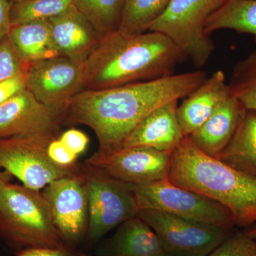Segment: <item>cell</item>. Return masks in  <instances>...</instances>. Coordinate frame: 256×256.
<instances>
[{"label":"cell","instance_id":"cb8c5ba5","mask_svg":"<svg viewBox=\"0 0 256 256\" xmlns=\"http://www.w3.org/2000/svg\"><path fill=\"white\" fill-rule=\"evenodd\" d=\"M72 5V0H28L12 3V26L48 21L63 13Z\"/></svg>","mask_w":256,"mask_h":256},{"label":"cell","instance_id":"d4e9b609","mask_svg":"<svg viewBox=\"0 0 256 256\" xmlns=\"http://www.w3.org/2000/svg\"><path fill=\"white\" fill-rule=\"evenodd\" d=\"M228 86L246 110H256V50L236 64Z\"/></svg>","mask_w":256,"mask_h":256},{"label":"cell","instance_id":"8fae6325","mask_svg":"<svg viewBox=\"0 0 256 256\" xmlns=\"http://www.w3.org/2000/svg\"><path fill=\"white\" fill-rule=\"evenodd\" d=\"M42 193L64 244L77 248L85 242L89 224L88 196L82 166L78 172L52 182Z\"/></svg>","mask_w":256,"mask_h":256},{"label":"cell","instance_id":"e575fe53","mask_svg":"<svg viewBox=\"0 0 256 256\" xmlns=\"http://www.w3.org/2000/svg\"><path fill=\"white\" fill-rule=\"evenodd\" d=\"M158 256H178L172 255V254H169V252H163V254H160V255Z\"/></svg>","mask_w":256,"mask_h":256},{"label":"cell","instance_id":"9a60e30c","mask_svg":"<svg viewBox=\"0 0 256 256\" xmlns=\"http://www.w3.org/2000/svg\"><path fill=\"white\" fill-rule=\"evenodd\" d=\"M52 36L60 56L84 63L102 36L73 4L48 20Z\"/></svg>","mask_w":256,"mask_h":256},{"label":"cell","instance_id":"e0dca14e","mask_svg":"<svg viewBox=\"0 0 256 256\" xmlns=\"http://www.w3.org/2000/svg\"><path fill=\"white\" fill-rule=\"evenodd\" d=\"M232 95L223 70L214 72L178 106V118L185 136L198 129L218 106Z\"/></svg>","mask_w":256,"mask_h":256},{"label":"cell","instance_id":"83f0119b","mask_svg":"<svg viewBox=\"0 0 256 256\" xmlns=\"http://www.w3.org/2000/svg\"><path fill=\"white\" fill-rule=\"evenodd\" d=\"M47 154L50 159L60 168L72 171H77L80 168L77 164L78 156L64 146L60 136L53 138L48 143Z\"/></svg>","mask_w":256,"mask_h":256},{"label":"cell","instance_id":"ffe728a7","mask_svg":"<svg viewBox=\"0 0 256 256\" xmlns=\"http://www.w3.org/2000/svg\"><path fill=\"white\" fill-rule=\"evenodd\" d=\"M217 159L256 176V110L246 111L233 138Z\"/></svg>","mask_w":256,"mask_h":256},{"label":"cell","instance_id":"603a6c76","mask_svg":"<svg viewBox=\"0 0 256 256\" xmlns=\"http://www.w3.org/2000/svg\"><path fill=\"white\" fill-rule=\"evenodd\" d=\"M171 0H126L119 30L130 34L148 31L159 18Z\"/></svg>","mask_w":256,"mask_h":256},{"label":"cell","instance_id":"d590c367","mask_svg":"<svg viewBox=\"0 0 256 256\" xmlns=\"http://www.w3.org/2000/svg\"><path fill=\"white\" fill-rule=\"evenodd\" d=\"M12 3L28 1V0H9Z\"/></svg>","mask_w":256,"mask_h":256},{"label":"cell","instance_id":"7402d4cb","mask_svg":"<svg viewBox=\"0 0 256 256\" xmlns=\"http://www.w3.org/2000/svg\"><path fill=\"white\" fill-rule=\"evenodd\" d=\"M72 4L84 14L104 37L120 26L126 0H72Z\"/></svg>","mask_w":256,"mask_h":256},{"label":"cell","instance_id":"3957f363","mask_svg":"<svg viewBox=\"0 0 256 256\" xmlns=\"http://www.w3.org/2000/svg\"><path fill=\"white\" fill-rule=\"evenodd\" d=\"M168 178L225 207L237 228L246 229L256 223V176L206 156L188 136L172 152Z\"/></svg>","mask_w":256,"mask_h":256},{"label":"cell","instance_id":"5b68a950","mask_svg":"<svg viewBox=\"0 0 256 256\" xmlns=\"http://www.w3.org/2000/svg\"><path fill=\"white\" fill-rule=\"evenodd\" d=\"M225 0H171L148 31L168 36L195 66H203L214 50L205 32L207 21Z\"/></svg>","mask_w":256,"mask_h":256},{"label":"cell","instance_id":"4dcf8cb0","mask_svg":"<svg viewBox=\"0 0 256 256\" xmlns=\"http://www.w3.org/2000/svg\"><path fill=\"white\" fill-rule=\"evenodd\" d=\"M15 256H86L76 248H30L18 250Z\"/></svg>","mask_w":256,"mask_h":256},{"label":"cell","instance_id":"6da1fadb","mask_svg":"<svg viewBox=\"0 0 256 256\" xmlns=\"http://www.w3.org/2000/svg\"><path fill=\"white\" fill-rule=\"evenodd\" d=\"M207 78L204 70L102 89L84 90L70 101L64 124L90 128L99 152L116 150L146 116L170 101L185 98Z\"/></svg>","mask_w":256,"mask_h":256},{"label":"cell","instance_id":"f546056e","mask_svg":"<svg viewBox=\"0 0 256 256\" xmlns=\"http://www.w3.org/2000/svg\"><path fill=\"white\" fill-rule=\"evenodd\" d=\"M26 70L0 82V106L26 88Z\"/></svg>","mask_w":256,"mask_h":256},{"label":"cell","instance_id":"4fadbf2b","mask_svg":"<svg viewBox=\"0 0 256 256\" xmlns=\"http://www.w3.org/2000/svg\"><path fill=\"white\" fill-rule=\"evenodd\" d=\"M62 117L24 89L0 106V139L37 134H60Z\"/></svg>","mask_w":256,"mask_h":256},{"label":"cell","instance_id":"30bf717a","mask_svg":"<svg viewBox=\"0 0 256 256\" xmlns=\"http://www.w3.org/2000/svg\"><path fill=\"white\" fill-rule=\"evenodd\" d=\"M84 63L62 56L37 60L28 64L26 88L64 120L70 101L84 90Z\"/></svg>","mask_w":256,"mask_h":256},{"label":"cell","instance_id":"44dd1931","mask_svg":"<svg viewBox=\"0 0 256 256\" xmlns=\"http://www.w3.org/2000/svg\"><path fill=\"white\" fill-rule=\"evenodd\" d=\"M222 30L252 35L256 42V0H225L205 26L208 35Z\"/></svg>","mask_w":256,"mask_h":256},{"label":"cell","instance_id":"5bb4252c","mask_svg":"<svg viewBox=\"0 0 256 256\" xmlns=\"http://www.w3.org/2000/svg\"><path fill=\"white\" fill-rule=\"evenodd\" d=\"M178 101H170L146 116L118 149L142 146L172 152L186 137L178 120Z\"/></svg>","mask_w":256,"mask_h":256},{"label":"cell","instance_id":"f1b7e54d","mask_svg":"<svg viewBox=\"0 0 256 256\" xmlns=\"http://www.w3.org/2000/svg\"><path fill=\"white\" fill-rule=\"evenodd\" d=\"M60 139L64 146L78 156L86 150L89 143L87 134L76 128L60 133Z\"/></svg>","mask_w":256,"mask_h":256},{"label":"cell","instance_id":"ba28073f","mask_svg":"<svg viewBox=\"0 0 256 256\" xmlns=\"http://www.w3.org/2000/svg\"><path fill=\"white\" fill-rule=\"evenodd\" d=\"M60 134H37L0 139V168L18 178L23 186L42 191L58 178L77 171L54 164L47 154V146Z\"/></svg>","mask_w":256,"mask_h":256},{"label":"cell","instance_id":"2e32d148","mask_svg":"<svg viewBox=\"0 0 256 256\" xmlns=\"http://www.w3.org/2000/svg\"><path fill=\"white\" fill-rule=\"evenodd\" d=\"M246 111L242 102L232 94L188 137L200 151L217 159L233 138Z\"/></svg>","mask_w":256,"mask_h":256},{"label":"cell","instance_id":"4316f807","mask_svg":"<svg viewBox=\"0 0 256 256\" xmlns=\"http://www.w3.org/2000/svg\"><path fill=\"white\" fill-rule=\"evenodd\" d=\"M28 65L20 60L6 37L0 42V82L25 72Z\"/></svg>","mask_w":256,"mask_h":256},{"label":"cell","instance_id":"d6986e66","mask_svg":"<svg viewBox=\"0 0 256 256\" xmlns=\"http://www.w3.org/2000/svg\"><path fill=\"white\" fill-rule=\"evenodd\" d=\"M6 38L18 58L25 64L60 56L48 21L12 26Z\"/></svg>","mask_w":256,"mask_h":256},{"label":"cell","instance_id":"7c38bea8","mask_svg":"<svg viewBox=\"0 0 256 256\" xmlns=\"http://www.w3.org/2000/svg\"><path fill=\"white\" fill-rule=\"evenodd\" d=\"M172 154L148 146H130L108 153L97 151L86 160L85 164L120 182L141 186L169 178Z\"/></svg>","mask_w":256,"mask_h":256},{"label":"cell","instance_id":"277c9868","mask_svg":"<svg viewBox=\"0 0 256 256\" xmlns=\"http://www.w3.org/2000/svg\"><path fill=\"white\" fill-rule=\"evenodd\" d=\"M0 237L11 248H62L42 191L6 182L0 188Z\"/></svg>","mask_w":256,"mask_h":256},{"label":"cell","instance_id":"9c48e42d","mask_svg":"<svg viewBox=\"0 0 256 256\" xmlns=\"http://www.w3.org/2000/svg\"><path fill=\"white\" fill-rule=\"evenodd\" d=\"M138 216L154 230L165 252L178 256H208L234 230L153 210H140Z\"/></svg>","mask_w":256,"mask_h":256},{"label":"cell","instance_id":"1f68e13d","mask_svg":"<svg viewBox=\"0 0 256 256\" xmlns=\"http://www.w3.org/2000/svg\"><path fill=\"white\" fill-rule=\"evenodd\" d=\"M12 2L9 0H0V42L8 36L11 30L10 10Z\"/></svg>","mask_w":256,"mask_h":256},{"label":"cell","instance_id":"8992f818","mask_svg":"<svg viewBox=\"0 0 256 256\" xmlns=\"http://www.w3.org/2000/svg\"><path fill=\"white\" fill-rule=\"evenodd\" d=\"M82 172L88 196L89 224L85 242L90 247L120 224L137 216L140 210L132 185L117 181L85 163Z\"/></svg>","mask_w":256,"mask_h":256},{"label":"cell","instance_id":"484cf974","mask_svg":"<svg viewBox=\"0 0 256 256\" xmlns=\"http://www.w3.org/2000/svg\"><path fill=\"white\" fill-rule=\"evenodd\" d=\"M208 256H256V240L236 228Z\"/></svg>","mask_w":256,"mask_h":256},{"label":"cell","instance_id":"ac0fdd59","mask_svg":"<svg viewBox=\"0 0 256 256\" xmlns=\"http://www.w3.org/2000/svg\"><path fill=\"white\" fill-rule=\"evenodd\" d=\"M166 252L154 230L139 216L126 220L96 248V256H158Z\"/></svg>","mask_w":256,"mask_h":256},{"label":"cell","instance_id":"d6a6232c","mask_svg":"<svg viewBox=\"0 0 256 256\" xmlns=\"http://www.w3.org/2000/svg\"><path fill=\"white\" fill-rule=\"evenodd\" d=\"M11 178L12 176L9 173L0 168V188L6 182H10Z\"/></svg>","mask_w":256,"mask_h":256},{"label":"cell","instance_id":"7a4b0ae2","mask_svg":"<svg viewBox=\"0 0 256 256\" xmlns=\"http://www.w3.org/2000/svg\"><path fill=\"white\" fill-rule=\"evenodd\" d=\"M185 58L180 48L162 34H130L118 30L102 37L84 62V90L169 76Z\"/></svg>","mask_w":256,"mask_h":256},{"label":"cell","instance_id":"52a82bcc","mask_svg":"<svg viewBox=\"0 0 256 256\" xmlns=\"http://www.w3.org/2000/svg\"><path fill=\"white\" fill-rule=\"evenodd\" d=\"M138 208L164 212L175 216L226 229L236 228L233 217L218 202L170 181L132 186Z\"/></svg>","mask_w":256,"mask_h":256},{"label":"cell","instance_id":"836d02e7","mask_svg":"<svg viewBox=\"0 0 256 256\" xmlns=\"http://www.w3.org/2000/svg\"><path fill=\"white\" fill-rule=\"evenodd\" d=\"M248 235L256 240V222L248 228L244 229Z\"/></svg>","mask_w":256,"mask_h":256}]
</instances>
